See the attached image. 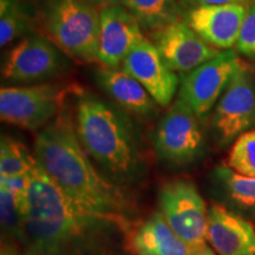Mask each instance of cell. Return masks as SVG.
<instances>
[{
  "label": "cell",
  "mask_w": 255,
  "mask_h": 255,
  "mask_svg": "<svg viewBox=\"0 0 255 255\" xmlns=\"http://www.w3.org/2000/svg\"><path fill=\"white\" fill-rule=\"evenodd\" d=\"M193 255H218L215 251H213V248L207 246V244L202 245V246L194 248Z\"/></svg>",
  "instance_id": "obj_27"
},
{
  "label": "cell",
  "mask_w": 255,
  "mask_h": 255,
  "mask_svg": "<svg viewBox=\"0 0 255 255\" xmlns=\"http://www.w3.org/2000/svg\"><path fill=\"white\" fill-rule=\"evenodd\" d=\"M241 62L233 50L222 51L181 78L178 98L193 109L200 120L205 119L225 91Z\"/></svg>",
  "instance_id": "obj_10"
},
{
  "label": "cell",
  "mask_w": 255,
  "mask_h": 255,
  "mask_svg": "<svg viewBox=\"0 0 255 255\" xmlns=\"http://www.w3.org/2000/svg\"><path fill=\"white\" fill-rule=\"evenodd\" d=\"M149 36L169 68L175 72L193 71L222 52L209 45L181 19L149 33Z\"/></svg>",
  "instance_id": "obj_11"
},
{
  "label": "cell",
  "mask_w": 255,
  "mask_h": 255,
  "mask_svg": "<svg viewBox=\"0 0 255 255\" xmlns=\"http://www.w3.org/2000/svg\"><path fill=\"white\" fill-rule=\"evenodd\" d=\"M250 0H178L181 8L189 9L199 6L206 5H225V4H233V2H241V4H248Z\"/></svg>",
  "instance_id": "obj_25"
},
{
  "label": "cell",
  "mask_w": 255,
  "mask_h": 255,
  "mask_svg": "<svg viewBox=\"0 0 255 255\" xmlns=\"http://www.w3.org/2000/svg\"><path fill=\"white\" fill-rule=\"evenodd\" d=\"M121 68L141 83L158 107H170L178 87V77L149 38L144 37L136 44Z\"/></svg>",
  "instance_id": "obj_12"
},
{
  "label": "cell",
  "mask_w": 255,
  "mask_h": 255,
  "mask_svg": "<svg viewBox=\"0 0 255 255\" xmlns=\"http://www.w3.org/2000/svg\"><path fill=\"white\" fill-rule=\"evenodd\" d=\"M33 156L52 182L87 208L129 219L130 202L114 180L100 173L76 132L73 116L63 109L37 133Z\"/></svg>",
  "instance_id": "obj_2"
},
{
  "label": "cell",
  "mask_w": 255,
  "mask_h": 255,
  "mask_svg": "<svg viewBox=\"0 0 255 255\" xmlns=\"http://www.w3.org/2000/svg\"><path fill=\"white\" fill-rule=\"evenodd\" d=\"M44 36L69 58L98 63L100 9L82 0H44L38 13Z\"/></svg>",
  "instance_id": "obj_4"
},
{
  "label": "cell",
  "mask_w": 255,
  "mask_h": 255,
  "mask_svg": "<svg viewBox=\"0 0 255 255\" xmlns=\"http://www.w3.org/2000/svg\"><path fill=\"white\" fill-rule=\"evenodd\" d=\"M34 156L26 148L9 137H1L0 145V177L20 176L30 173Z\"/></svg>",
  "instance_id": "obj_20"
},
{
  "label": "cell",
  "mask_w": 255,
  "mask_h": 255,
  "mask_svg": "<svg viewBox=\"0 0 255 255\" xmlns=\"http://www.w3.org/2000/svg\"><path fill=\"white\" fill-rule=\"evenodd\" d=\"M66 57L43 33H28L6 56L2 64V78L26 85L49 81L69 68Z\"/></svg>",
  "instance_id": "obj_6"
},
{
  "label": "cell",
  "mask_w": 255,
  "mask_h": 255,
  "mask_svg": "<svg viewBox=\"0 0 255 255\" xmlns=\"http://www.w3.org/2000/svg\"><path fill=\"white\" fill-rule=\"evenodd\" d=\"M122 5L148 33L178 20L182 9L178 0H124Z\"/></svg>",
  "instance_id": "obj_18"
},
{
  "label": "cell",
  "mask_w": 255,
  "mask_h": 255,
  "mask_svg": "<svg viewBox=\"0 0 255 255\" xmlns=\"http://www.w3.org/2000/svg\"><path fill=\"white\" fill-rule=\"evenodd\" d=\"M227 164L235 173L255 177V128L235 139L228 154Z\"/></svg>",
  "instance_id": "obj_21"
},
{
  "label": "cell",
  "mask_w": 255,
  "mask_h": 255,
  "mask_svg": "<svg viewBox=\"0 0 255 255\" xmlns=\"http://www.w3.org/2000/svg\"><path fill=\"white\" fill-rule=\"evenodd\" d=\"M0 216L2 237L12 238L24 245V219L14 196L4 188H0Z\"/></svg>",
  "instance_id": "obj_22"
},
{
  "label": "cell",
  "mask_w": 255,
  "mask_h": 255,
  "mask_svg": "<svg viewBox=\"0 0 255 255\" xmlns=\"http://www.w3.org/2000/svg\"><path fill=\"white\" fill-rule=\"evenodd\" d=\"M24 213L28 255H121L129 219L95 212L63 193L34 158Z\"/></svg>",
  "instance_id": "obj_1"
},
{
  "label": "cell",
  "mask_w": 255,
  "mask_h": 255,
  "mask_svg": "<svg viewBox=\"0 0 255 255\" xmlns=\"http://www.w3.org/2000/svg\"><path fill=\"white\" fill-rule=\"evenodd\" d=\"M32 19L23 0H0V45L31 33Z\"/></svg>",
  "instance_id": "obj_19"
},
{
  "label": "cell",
  "mask_w": 255,
  "mask_h": 255,
  "mask_svg": "<svg viewBox=\"0 0 255 255\" xmlns=\"http://www.w3.org/2000/svg\"><path fill=\"white\" fill-rule=\"evenodd\" d=\"M1 255H28L26 252H25L24 254H20L18 253L17 251L13 250V248H9V247H5L4 245H2V248H1Z\"/></svg>",
  "instance_id": "obj_28"
},
{
  "label": "cell",
  "mask_w": 255,
  "mask_h": 255,
  "mask_svg": "<svg viewBox=\"0 0 255 255\" xmlns=\"http://www.w3.org/2000/svg\"><path fill=\"white\" fill-rule=\"evenodd\" d=\"M137 255H193L194 248L186 244L169 226L162 213H155L139 226L129 239Z\"/></svg>",
  "instance_id": "obj_17"
},
{
  "label": "cell",
  "mask_w": 255,
  "mask_h": 255,
  "mask_svg": "<svg viewBox=\"0 0 255 255\" xmlns=\"http://www.w3.org/2000/svg\"><path fill=\"white\" fill-rule=\"evenodd\" d=\"M200 119L186 102L171 103L155 130L154 146L158 157L169 164L187 165L196 161L203 150Z\"/></svg>",
  "instance_id": "obj_7"
},
{
  "label": "cell",
  "mask_w": 255,
  "mask_h": 255,
  "mask_svg": "<svg viewBox=\"0 0 255 255\" xmlns=\"http://www.w3.org/2000/svg\"><path fill=\"white\" fill-rule=\"evenodd\" d=\"M219 177L232 200L241 206L255 207V177L244 176L231 168L219 169Z\"/></svg>",
  "instance_id": "obj_23"
},
{
  "label": "cell",
  "mask_w": 255,
  "mask_h": 255,
  "mask_svg": "<svg viewBox=\"0 0 255 255\" xmlns=\"http://www.w3.org/2000/svg\"><path fill=\"white\" fill-rule=\"evenodd\" d=\"M213 126L222 144L255 128V81L242 64L216 103Z\"/></svg>",
  "instance_id": "obj_9"
},
{
  "label": "cell",
  "mask_w": 255,
  "mask_h": 255,
  "mask_svg": "<svg viewBox=\"0 0 255 255\" xmlns=\"http://www.w3.org/2000/svg\"><path fill=\"white\" fill-rule=\"evenodd\" d=\"M97 84L128 113L142 119H151L157 114V103L145 88L121 68L100 66L95 71Z\"/></svg>",
  "instance_id": "obj_16"
},
{
  "label": "cell",
  "mask_w": 255,
  "mask_h": 255,
  "mask_svg": "<svg viewBox=\"0 0 255 255\" xmlns=\"http://www.w3.org/2000/svg\"><path fill=\"white\" fill-rule=\"evenodd\" d=\"M235 46L241 55L255 57V4L248 6Z\"/></svg>",
  "instance_id": "obj_24"
},
{
  "label": "cell",
  "mask_w": 255,
  "mask_h": 255,
  "mask_svg": "<svg viewBox=\"0 0 255 255\" xmlns=\"http://www.w3.org/2000/svg\"><path fill=\"white\" fill-rule=\"evenodd\" d=\"M158 202L162 215L186 244L193 248L206 244L208 209L193 183L186 180L165 183Z\"/></svg>",
  "instance_id": "obj_8"
},
{
  "label": "cell",
  "mask_w": 255,
  "mask_h": 255,
  "mask_svg": "<svg viewBox=\"0 0 255 255\" xmlns=\"http://www.w3.org/2000/svg\"><path fill=\"white\" fill-rule=\"evenodd\" d=\"M76 95L73 121L85 151L115 182L132 180L141 157L129 120L90 92L78 90Z\"/></svg>",
  "instance_id": "obj_3"
},
{
  "label": "cell",
  "mask_w": 255,
  "mask_h": 255,
  "mask_svg": "<svg viewBox=\"0 0 255 255\" xmlns=\"http://www.w3.org/2000/svg\"><path fill=\"white\" fill-rule=\"evenodd\" d=\"M100 14L98 63L107 68H119L136 44L144 38L143 30L123 5L101 8Z\"/></svg>",
  "instance_id": "obj_14"
},
{
  "label": "cell",
  "mask_w": 255,
  "mask_h": 255,
  "mask_svg": "<svg viewBox=\"0 0 255 255\" xmlns=\"http://www.w3.org/2000/svg\"><path fill=\"white\" fill-rule=\"evenodd\" d=\"M82 1L88 2L98 9L108 7V6H114V5H122L124 0H82Z\"/></svg>",
  "instance_id": "obj_26"
},
{
  "label": "cell",
  "mask_w": 255,
  "mask_h": 255,
  "mask_svg": "<svg viewBox=\"0 0 255 255\" xmlns=\"http://www.w3.org/2000/svg\"><path fill=\"white\" fill-rule=\"evenodd\" d=\"M69 92L52 83L4 87L0 90V117L28 131L41 130L64 109Z\"/></svg>",
  "instance_id": "obj_5"
},
{
  "label": "cell",
  "mask_w": 255,
  "mask_h": 255,
  "mask_svg": "<svg viewBox=\"0 0 255 255\" xmlns=\"http://www.w3.org/2000/svg\"><path fill=\"white\" fill-rule=\"evenodd\" d=\"M206 239L219 255H255L252 223L221 205L209 207Z\"/></svg>",
  "instance_id": "obj_15"
},
{
  "label": "cell",
  "mask_w": 255,
  "mask_h": 255,
  "mask_svg": "<svg viewBox=\"0 0 255 255\" xmlns=\"http://www.w3.org/2000/svg\"><path fill=\"white\" fill-rule=\"evenodd\" d=\"M247 8L241 2L199 6L186 9L183 20L209 45L226 51L237 45Z\"/></svg>",
  "instance_id": "obj_13"
}]
</instances>
